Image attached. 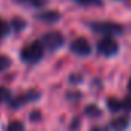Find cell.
<instances>
[{
    "mask_svg": "<svg viewBox=\"0 0 131 131\" xmlns=\"http://www.w3.org/2000/svg\"><path fill=\"white\" fill-rule=\"evenodd\" d=\"M85 114L90 116V117H100V116H102V111H100V108L96 106V105H88V106L85 108Z\"/></svg>",
    "mask_w": 131,
    "mask_h": 131,
    "instance_id": "cell-11",
    "label": "cell"
},
{
    "mask_svg": "<svg viewBox=\"0 0 131 131\" xmlns=\"http://www.w3.org/2000/svg\"><path fill=\"white\" fill-rule=\"evenodd\" d=\"M91 131H110V128H108V126H100V125H99V126H93Z\"/></svg>",
    "mask_w": 131,
    "mask_h": 131,
    "instance_id": "cell-18",
    "label": "cell"
},
{
    "mask_svg": "<svg viewBox=\"0 0 131 131\" xmlns=\"http://www.w3.org/2000/svg\"><path fill=\"white\" fill-rule=\"evenodd\" d=\"M40 43H42L43 49L54 52V51H57V49L65 43V37H63L62 32H59V31H49V32H46V34L42 36Z\"/></svg>",
    "mask_w": 131,
    "mask_h": 131,
    "instance_id": "cell-3",
    "label": "cell"
},
{
    "mask_svg": "<svg viewBox=\"0 0 131 131\" xmlns=\"http://www.w3.org/2000/svg\"><path fill=\"white\" fill-rule=\"evenodd\" d=\"M6 34H8V25H6L2 19H0V40H2Z\"/></svg>",
    "mask_w": 131,
    "mask_h": 131,
    "instance_id": "cell-17",
    "label": "cell"
},
{
    "mask_svg": "<svg viewBox=\"0 0 131 131\" xmlns=\"http://www.w3.org/2000/svg\"><path fill=\"white\" fill-rule=\"evenodd\" d=\"M74 2L82 6H102L103 5V0H74Z\"/></svg>",
    "mask_w": 131,
    "mask_h": 131,
    "instance_id": "cell-12",
    "label": "cell"
},
{
    "mask_svg": "<svg viewBox=\"0 0 131 131\" xmlns=\"http://www.w3.org/2000/svg\"><path fill=\"white\" fill-rule=\"evenodd\" d=\"M17 3L25 5L28 8H40L46 3V0H17Z\"/></svg>",
    "mask_w": 131,
    "mask_h": 131,
    "instance_id": "cell-10",
    "label": "cell"
},
{
    "mask_svg": "<svg viewBox=\"0 0 131 131\" xmlns=\"http://www.w3.org/2000/svg\"><path fill=\"white\" fill-rule=\"evenodd\" d=\"M29 117H31L32 120H36V119H40V113H32Z\"/></svg>",
    "mask_w": 131,
    "mask_h": 131,
    "instance_id": "cell-19",
    "label": "cell"
},
{
    "mask_svg": "<svg viewBox=\"0 0 131 131\" xmlns=\"http://www.w3.org/2000/svg\"><path fill=\"white\" fill-rule=\"evenodd\" d=\"M70 48H71V51H73L76 56H80V57H86V56L91 54V45H90V42H88L86 39H83V37H79V39L73 40Z\"/></svg>",
    "mask_w": 131,
    "mask_h": 131,
    "instance_id": "cell-6",
    "label": "cell"
},
{
    "mask_svg": "<svg viewBox=\"0 0 131 131\" xmlns=\"http://www.w3.org/2000/svg\"><path fill=\"white\" fill-rule=\"evenodd\" d=\"M43 52H45V49H43L42 43H40V42H32V43L26 45V46L22 49L20 57H22L23 62H26V63H32V65H34V63H37V62L42 60Z\"/></svg>",
    "mask_w": 131,
    "mask_h": 131,
    "instance_id": "cell-2",
    "label": "cell"
},
{
    "mask_svg": "<svg viewBox=\"0 0 131 131\" xmlns=\"http://www.w3.org/2000/svg\"><path fill=\"white\" fill-rule=\"evenodd\" d=\"M90 28L94 32L102 34V36H108V37L119 36L125 31V28L116 22H93V23H90Z\"/></svg>",
    "mask_w": 131,
    "mask_h": 131,
    "instance_id": "cell-1",
    "label": "cell"
},
{
    "mask_svg": "<svg viewBox=\"0 0 131 131\" xmlns=\"http://www.w3.org/2000/svg\"><path fill=\"white\" fill-rule=\"evenodd\" d=\"M11 25H13V28H14L16 31H22V29H23V28L26 26V22H25L23 19L14 17V19H13V23H11Z\"/></svg>",
    "mask_w": 131,
    "mask_h": 131,
    "instance_id": "cell-15",
    "label": "cell"
},
{
    "mask_svg": "<svg viewBox=\"0 0 131 131\" xmlns=\"http://www.w3.org/2000/svg\"><path fill=\"white\" fill-rule=\"evenodd\" d=\"M9 67H11V59L6 56H0V73L8 70Z\"/></svg>",
    "mask_w": 131,
    "mask_h": 131,
    "instance_id": "cell-16",
    "label": "cell"
},
{
    "mask_svg": "<svg viewBox=\"0 0 131 131\" xmlns=\"http://www.w3.org/2000/svg\"><path fill=\"white\" fill-rule=\"evenodd\" d=\"M6 131H25V125H23L20 120H13V122L6 126Z\"/></svg>",
    "mask_w": 131,
    "mask_h": 131,
    "instance_id": "cell-13",
    "label": "cell"
},
{
    "mask_svg": "<svg viewBox=\"0 0 131 131\" xmlns=\"http://www.w3.org/2000/svg\"><path fill=\"white\" fill-rule=\"evenodd\" d=\"M97 52L103 57H113L119 52V43L114 37H108L105 36L103 39H100L97 42Z\"/></svg>",
    "mask_w": 131,
    "mask_h": 131,
    "instance_id": "cell-4",
    "label": "cell"
},
{
    "mask_svg": "<svg viewBox=\"0 0 131 131\" xmlns=\"http://www.w3.org/2000/svg\"><path fill=\"white\" fill-rule=\"evenodd\" d=\"M128 91H129V94H131V79H129V82H128Z\"/></svg>",
    "mask_w": 131,
    "mask_h": 131,
    "instance_id": "cell-20",
    "label": "cell"
},
{
    "mask_svg": "<svg viewBox=\"0 0 131 131\" xmlns=\"http://www.w3.org/2000/svg\"><path fill=\"white\" fill-rule=\"evenodd\" d=\"M40 96H42V93L39 90H29V91L17 96L16 99H11V108H22V106H25V105H28L31 102L39 100Z\"/></svg>",
    "mask_w": 131,
    "mask_h": 131,
    "instance_id": "cell-5",
    "label": "cell"
},
{
    "mask_svg": "<svg viewBox=\"0 0 131 131\" xmlns=\"http://www.w3.org/2000/svg\"><path fill=\"white\" fill-rule=\"evenodd\" d=\"M131 125V117L129 116H120V117H116L110 122L108 128L111 131H126Z\"/></svg>",
    "mask_w": 131,
    "mask_h": 131,
    "instance_id": "cell-8",
    "label": "cell"
},
{
    "mask_svg": "<svg viewBox=\"0 0 131 131\" xmlns=\"http://www.w3.org/2000/svg\"><path fill=\"white\" fill-rule=\"evenodd\" d=\"M36 17L37 20H42L46 23H56L57 20H60V13L59 11H43V13H39Z\"/></svg>",
    "mask_w": 131,
    "mask_h": 131,
    "instance_id": "cell-9",
    "label": "cell"
},
{
    "mask_svg": "<svg viewBox=\"0 0 131 131\" xmlns=\"http://www.w3.org/2000/svg\"><path fill=\"white\" fill-rule=\"evenodd\" d=\"M11 100V91L5 86H0V103Z\"/></svg>",
    "mask_w": 131,
    "mask_h": 131,
    "instance_id": "cell-14",
    "label": "cell"
},
{
    "mask_svg": "<svg viewBox=\"0 0 131 131\" xmlns=\"http://www.w3.org/2000/svg\"><path fill=\"white\" fill-rule=\"evenodd\" d=\"M106 106L111 113H119V111H126L129 113L131 111V97L128 99H123V100H117L114 97H110L106 100Z\"/></svg>",
    "mask_w": 131,
    "mask_h": 131,
    "instance_id": "cell-7",
    "label": "cell"
}]
</instances>
